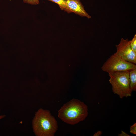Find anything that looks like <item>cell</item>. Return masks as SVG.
Returning a JSON list of instances; mask_svg holds the SVG:
<instances>
[{"label":"cell","mask_w":136,"mask_h":136,"mask_svg":"<svg viewBox=\"0 0 136 136\" xmlns=\"http://www.w3.org/2000/svg\"><path fill=\"white\" fill-rule=\"evenodd\" d=\"M58 117L67 124L74 125L85 120L88 114L87 105L73 98L64 104L58 111Z\"/></svg>","instance_id":"6da1fadb"},{"label":"cell","mask_w":136,"mask_h":136,"mask_svg":"<svg viewBox=\"0 0 136 136\" xmlns=\"http://www.w3.org/2000/svg\"><path fill=\"white\" fill-rule=\"evenodd\" d=\"M32 125L37 136H54L58 127L57 121L50 111L42 108L36 112Z\"/></svg>","instance_id":"7a4b0ae2"},{"label":"cell","mask_w":136,"mask_h":136,"mask_svg":"<svg viewBox=\"0 0 136 136\" xmlns=\"http://www.w3.org/2000/svg\"><path fill=\"white\" fill-rule=\"evenodd\" d=\"M109 81L114 94L118 95L121 98L131 96L129 71L109 73Z\"/></svg>","instance_id":"3957f363"},{"label":"cell","mask_w":136,"mask_h":136,"mask_svg":"<svg viewBox=\"0 0 136 136\" xmlns=\"http://www.w3.org/2000/svg\"><path fill=\"white\" fill-rule=\"evenodd\" d=\"M101 69L103 71L108 73H112L135 69L136 65L123 60L114 54L104 63Z\"/></svg>","instance_id":"277c9868"},{"label":"cell","mask_w":136,"mask_h":136,"mask_svg":"<svg viewBox=\"0 0 136 136\" xmlns=\"http://www.w3.org/2000/svg\"><path fill=\"white\" fill-rule=\"evenodd\" d=\"M117 51L114 54L123 60L136 64V53L132 49L130 41L122 38L119 44L116 45Z\"/></svg>","instance_id":"5b68a950"},{"label":"cell","mask_w":136,"mask_h":136,"mask_svg":"<svg viewBox=\"0 0 136 136\" xmlns=\"http://www.w3.org/2000/svg\"><path fill=\"white\" fill-rule=\"evenodd\" d=\"M67 12L68 13L73 12L82 17L88 19L91 18L85 10L84 7L80 0H66Z\"/></svg>","instance_id":"8992f818"},{"label":"cell","mask_w":136,"mask_h":136,"mask_svg":"<svg viewBox=\"0 0 136 136\" xmlns=\"http://www.w3.org/2000/svg\"><path fill=\"white\" fill-rule=\"evenodd\" d=\"M130 87L132 92L136 90V69L129 71Z\"/></svg>","instance_id":"52a82bcc"},{"label":"cell","mask_w":136,"mask_h":136,"mask_svg":"<svg viewBox=\"0 0 136 136\" xmlns=\"http://www.w3.org/2000/svg\"><path fill=\"white\" fill-rule=\"evenodd\" d=\"M56 3L59 5L60 8L62 10H64L67 12L66 6V0H48Z\"/></svg>","instance_id":"ba28073f"},{"label":"cell","mask_w":136,"mask_h":136,"mask_svg":"<svg viewBox=\"0 0 136 136\" xmlns=\"http://www.w3.org/2000/svg\"><path fill=\"white\" fill-rule=\"evenodd\" d=\"M130 46L134 52L136 53V35L135 34L131 41H130Z\"/></svg>","instance_id":"9c48e42d"},{"label":"cell","mask_w":136,"mask_h":136,"mask_svg":"<svg viewBox=\"0 0 136 136\" xmlns=\"http://www.w3.org/2000/svg\"><path fill=\"white\" fill-rule=\"evenodd\" d=\"M23 1L25 3L32 5H37L39 3V0H23Z\"/></svg>","instance_id":"30bf717a"},{"label":"cell","mask_w":136,"mask_h":136,"mask_svg":"<svg viewBox=\"0 0 136 136\" xmlns=\"http://www.w3.org/2000/svg\"><path fill=\"white\" fill-rule=\"evenodd\" d=\"M130 132L132 134H136V123H134L130 127Z\"/></svg>","instance_id":"8fae6325"},{"label":"cell","mask_w":136,"mask_h":136,"mask_svg":"<svg viewBox=\"0 0 136 136\" xmlns=\"http://www.w3.org/2000/svg\"><path fill=\"white\" fill-rule=\"evenodd\" d=\"M119 136H130L126 133L125 132L123 131H122L121 133L118 134Z\"/></svg>","instance_id":"7c38bea8"},{"label":"cell","mask_w":136,"mask_h":136,"mask_svg":"<svg viewBox=\"0 0 136 136\" xmlns=\"http://www.w3.org/2000/svg\"><path fill=\"white\" fill-rule=\"evenodd\" d=\"M102 132L101 131H99L96 132H95L93 134V136H99L101 135Z\"/></svg>","instance_id":"4fadbf2b"},{"label":"cell","mask_w":136,"mask_h":136,"mask_svg":"<svg viewBox=\"0 0 136 136\" xmlns=\"http://www.w3.org/2000/svg\"><path fill=\"white\" fill-rule=\"evenodd\" d=\"M5 115H0V119L4 117H5Z\"/></svg>","instance_id":"5bb4252c"},{"label":"cell","mask_w":136,"mask_h":136,"mask_svg":"<svg viewBox=\"0 0 136 136\" xmlns=\"http://www.w3.org/2000/svg\"><path fill=\"white\" fill-rule=\"evenodd\" d=\"M9 0L10 1H11V0Z\"/></svg>","instance_id":"9a60e30c"}]
</instances>
